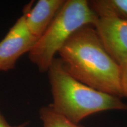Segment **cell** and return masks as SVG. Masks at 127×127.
I'll use <instances>...</instances> for the list:
<instances>
[{
    "instance_id": "4",
    "label": "cell",
    "mask_w": 127,
    "mask_h": 127,
    "mask_svg": "<svg viewBox=\"0 0 127 127\" xmlns=\"http://www.w3.org/2000/svg\"><path fill=\"white\" fill-rule=\"evenodd\" d=\"M37 41L28 30L23 15L0 41V72L14 69L19 58L28 53Z\"/></svg>"
},
{
    "instance_id": "6",
    "label": "cell",
    "mask_w": 127,
    "mask_h": 127,
    "mask_svg": "<svg viewBox=\"0 0 127 127\" xmlns=\"http://www.w3.org/2000/svg\"><path fill=\"white\" fill-rule=\"evenodd\" d=\"M65 0H39L28 3L24 7L27 26L30 32L38 39L48 28L63 7Z\"/></svg>"
},
{
    "instance_id": "9",
    "label": "cell",
    "mask_w": 127,
    "mask_h": 127,
    "mask_svg": "<svg viewBox=\"0 0 127 127\" xmlns=\"http://www.w3.org/2000/svg\"><path fill=\"white\" fill-rule=\"evenodd\" d=\"M121 87L123 95L127 98V63L121 66Z\"/></svg>"
},
{
    "instance_id": "2",
    "label": "cell",
    "mask_w": 127,
    "mask_h": 127,
    "mask_svg": "<svg viewBox=\"0 0 127 127\" xmlns=\"http://www.w3.org/2000/svg\"><path fill=\"white\" fill-rule=\"evenodd\" d=\"M52 96L51 106L71 121L78 124L94 114L108 110L127 111L120 98L98 91L72 77L60 58H55L48 69Z\"/></svg>"
},
{
    "instance_id": "8",
    "label": "cell",
    "mask_w": 127,
    "mask_h": 127,
    "mask_svg": "<svg viewBox=\"0 0 127 127\" xmlns=\"http://www.w3.org/2000/svg\"><path fill=\"white\" fill-rule=\"evenodd\" d=\"M39 114L43 127H82L55 111L50 104L41 108Z\"/></svg>"
},
{
    "instance_id": "5",
    "label": "cell",
    "mask_w": 127,
    "mask_h": 127,
    "mask_svg": "<svg viewBox=\"0 0 127 127\" xmlns=\"http://www.w3.org/2000/svg\"><path fill=\"white\" fill-rule=\"evenodd\" d=\"M105 50L120 66L127 63V21L98 17L94 25Z\"/></svg>"
},
{
    "instance_id": "10",
    "label": "cell",
    "mask_w": 127,
    "mask_h": 127,
    "mask_svg": "<svg viewBox=\"0 0 127 127\" xmlns=\"http://www.w3.org/2000/svg\"><path fill=\"white\" fill-rule=\"evenodd\" d=\"M29 124V122H25L24 123L21 124L15 125L12 126L8 123L7 120H5V117L1 113V110H0V127H26Z\"/></svg>"
},
{
    "instance_id": "1",
    "label": "cell",
    "mask_w": 127,
    "mask_h": 127,
    "mask_svg": "<svg viewBox=\"0 0 127 127\" xmlns=\"http://www.w3.org/2000/svg\"><path fill=\"white\" fill-rule=\"evenodd\" d=\"M58 54L66 70L77 80L98 91L123 97L121 68L105 50L93 25L76 31Z\"/></svg>"
},
{
    "instance_id": "3",
    "label": "cell",
    "mask_w": 127,
    "mask_h": 127,
    "mask_svg": "<svg viewBox=\"0 0 127 127\" xmlns=\"http://www.w3.org/2000/svg\"><path fill=\"white\" fill-rule=\"evenodd\" d=\"M98 19L87 0H67L44 34L28 52L30 61L45 73L55 55L71 36L84 25L94 26Z\"/></svg>"
},
{
    "instance_id": "7",
    "label": "cell",
    "mask_w": 127,
    "mask_h": 127,
    "mask_svg": "<svg viewBox=\"0 0 127 127\" xmlns=\"http://www.w3.org/2000/svg\"><path fill=\"white\" fill-rule=\"evenodd\" d=\"M88 3L98 17H115L127 21V0H91Z\"/></svg>"
}]
</instances>
